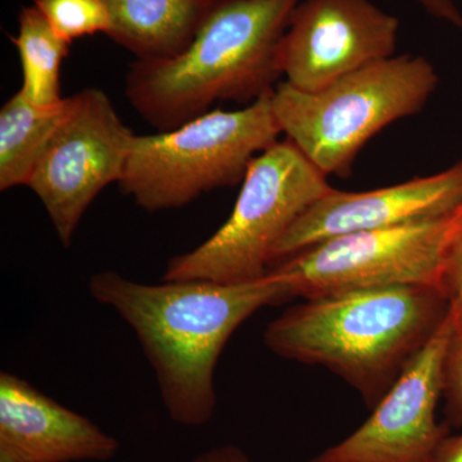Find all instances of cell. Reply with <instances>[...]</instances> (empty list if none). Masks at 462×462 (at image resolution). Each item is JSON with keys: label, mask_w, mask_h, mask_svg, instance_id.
<instances>
[{"label": "cell", "mask_w": 462, "mask_h": 462, "mask_svg": "<svg viewBox=\"0 0 462 462\" xmlns=\"http://www.w3.org/2000/svg\"><path fill=\"white\" fill-rule=\"evenodd\" d=\"M88 288L136 334L167 413L187 428L203 427L214 418L216 365L231 336L263 307L294 298L291 284L273 273L238 284H144L102 272L91 276Z\"/></svg>", "instance_id": "1"}, {"label": "cell", "mask_w": 462, "mask_h": 462, "mask_svg": "<svg viewBox=\"0 0 462 462\" xmlns=\"http://www.w3.org/2000/svg\"><path fill=\"white\" fill-rule=\"evenodd\" d=\"M442 289H363L305 300L267 325L273 354L320 365L378 404L448 318Z\"/></svg>", "instance_id": "2"}, {"label": "cell", "mask_w": 462, "mask_h": 462, "mask_svg": "<svg viewBox=\"0 0 462 462\" xmlns=\"http://www.w3.org/2000/svg\"><path fill=\"white\" fill-rule=\"evenodd\" d=\"M300 2L218 0L182 53L130 65L127 99L158 133L207 114L217 100L251 105L276 88V51Z\"/></svg>", "instance_id": "3"}, {"label": "cell", "mask_w": 462, "mask_h": 462, "mask_svg": "<svg viewBox=\"0 0 462 462\" xmlns=\"http://www.w3.org/2000/svg\"><path fill=\"white\" fill-rule=\"evenodd\" d=\"M437 87L436 69L427 58L402 54L312 93L282 81L272 105L282 134L319 171L346 178L367 142L389 125L419 114Z\"/></svg>", "instance_id": "4"}, {"label": "cell", "mask_w": 462, "mask_h": 462, "mask_svg": "<svg viewBox=\"0 0 462 462\" xmlns=\"http://www.w3.org/2000/svg\"><path fill=\"white\" fill-rule=\"evenodd\" d=\"M273 91L238 111L215 109L170 132L135 135L118 182L123 193L145 211L158 212L245 180L257 153L282 134Z\"/></svg>", "instance_id": "5"}, {"label": "cell", "mask_w": 462, "mask_h": 462, "mask_svg": "<svg viewBox=\"0 0 462 462\" xmlns=\"http://www.w3.org/2000/svg\"><path fill=\"white\" fill-rule=\"evenodd\" d=\"M327 179L293 143L276 142L252 161L226 223L193 251L171 258L162 281L238 284L264 278L282 236L331 189Z\"/></svg>", "instance_id": "6"}, {"label": "cell", "mask_w": 462, "mask_h": 462, "mask_svg": "<svg viewBox=\"0 0 462 462\" xmlns=\"http://www.w3.org/2000/svg\"><path fill=\"white\" fill-rule=\"evenodd\" d=\"M454 217L345 234L285 258L269 273L305 300L363 289L440 288Z\"/></svg>", "instance_id": "7"}, {"label": "cell", "mask_w": 462, "mask_h": 462, "mask_svg": "<svg viewBox=\"0 0 462 462\" xmlns=\"http://www.w3.org/2000/svg\"><path fill=\"white\" fill-rule=\"evenodd\" d=\"M134 138L105 91L89 88L69 97V111L26 185L66 248L100 191L120 182Z\"/></svg>", "instance_id": "8"}, {"label": "cell", "mask_w": 462, "mask_h": 462, "mask_svg": "<svg viewBox=\"0 0 462 462\" xmlns=\"http://www.w3.org/2000/svg\"><path fill=\"white\" fill-rule=\"evenodd\" d=\"M400 20L370 0H300L276 51L285 83L318 91L396 53Z\"/></svg>", "instance_id": "9"}, {"label": "cell", "mask_w": 462, "mask_h": 462, "mask_svg": "<svg viewBox=\"0 0 462 462\" xmlns=\"http://www.w3.org/2000/svg\"><path fill=\"white\" fill-rule=\"evenodd\" d=\"M454 330L448 315L403 367L372 416L312 462H430L448 437L447 425L438 424L436 410L443 394V366Z\"/></svg>", "instance_id": "10"}, {"label": "cell", "mask_w": 462, "mask_h": 462, "mask_svg": "<svg viewBox=\"0 0 462 462\" xmlns=\"http://www.w3.org/2000/svg\"><path fill=\"white\" fill-rule=\"evenodd\" d=\"M461 207L462 160L445 171L380 189L351 193L331 188L282 236L272 267L336 236L446 220Z\"/></svg>", "instance_id": "11"}, {"label": "cell", "mask_w": 462, "mask_h": 462, "mask_svg": "<svg viewBox=\"0 0 462 462\" xmlns=\"http://www.w3.org/2000/svg\"><path fill=\"white\" fill-rule=\"evenodd\" d=\"M120 443L14 374H0V462H105Z\"/></svg>", "instance_id": "12"}, {"label": "cell", "mask_w": 462, "mask_h": 462, "mask_svg": "<svg viewBox=\"0 0 462 462\" xmlns=\"http://www.w3.org/2000/svg\"><path fill=\"white\" fill-rule=\"evenodd\" d=\"M111 27L107 36L139 60L182 53L218 0H103Z\"/></svg>", "instance_id": "13"}, {"label": "cell", "mask_w": 462, "mask_h": 462, "mask_svg": "<svg viewBox=\"0 0 462 462\" xmlns=\"http://www.w3.org/2000/svg\"><path fill=\"white\" fill-rule=\"evenodd\" d=\"M69 98L56 106L33 105L18 90L0 109V190L27 185L57 127L69 111Z\"/></svg>", "instance_id": "14"}, {"label": "cell", "mask_w": 462, "mask_h": 462, "mask_svg": "<svg viewBox=\"0 0 462 462\" xmlns=\"http://www.w3.org/2000/svg\"><path fill=\"white\" fill-rule=\"evenodd\" d=\"M23 69L21 91L33 105L56 106L60 96V67L69 53V42L54 32L35 5L18 14V32L12 36Z\"/></svg>", "instance_id": "15"}, {"label": "cell", "mask_w": 462, "mask_h": 462, "mask_svg": "<svg viewBox=\"0 0 462 462\" xmlns=\"http://www.w3.org/2000/svg\"><path fill=\"white\" fill-rule=\"evenodd\" d=\"M51 29L69 42L94 33L107 35L111 20L103 0H35Z\"/></svg>", "instance_id": "16"}, {"label": "cell", "mask_w": 462, "mask_h": 462, "mask_svg": "<svg viewBox=\"0 0 462 462\" xmlns=\"http://www.w3.org/2000/svg\"><path fill=\"white\" fill-rule=\"evenodd\" d=\"M440 288L448 302L455 328L462 327V207L452 220Z\"/></svg>", "instance_id": "17"}, {"label": "cell", "mask_w": 462, "mask_h": 462, "mask_svg": "<svg viewBox=\"0 0 462 462\" xmlns=\"http://www.w3.org/2000/svg\"><path fill=\"white\" fill-rule=\"evenodd\" d=\"M448 421L462 427V327L455 328L443 366V394Z\"/></svg>", "instance_id": "18"}, {"label": "cell", "mask_w": 462, "mask_h": 462, "mask_svg": "<svg viewBox=\"0 0 462 462\" xmlns=\"http://www.w3.org/2000/svg\"><path fill=\"white\" fill-rule=\"evenodd\" d=\"M427 14L462 32V12L455 0H416Z\"/></svg>", "instance_id": "19"}, {"label": "cell", "mask_w": 462, "mask_h": 462, "mask_svg": "<svg viewBox=\"0 0 462 462\" xmlns=\"http://www.w3.org/2000/svg\"><path fill=\"white\" fill-rule=\"evenodd\" d=\"M190 462H252L239 447L225 445L202 452Z\"/></svg>", "instance_id": "20"}, {"label": "cell", "mask_w": 462, "mask_h": 462, "mask_svg": "<svg viewBox=\"0 0 462 462\" xmlns=\"http://www.w3.org/2000/svg\"><path fill=\"white\" fill-rule=\"evenodd\" d=\"M430 462H462V433L455 437H447Z\"/></svg>", "instance_id": "21"}]
</instances>
